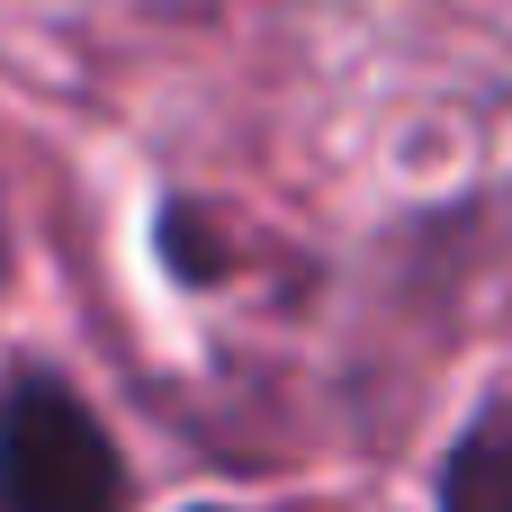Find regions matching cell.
<instances>
[{"mask_svg":"<svg viewBox=\"0 0 512 512\" xmlns=\"http://www.w3.org/2000/svg\"><path fill=\"white\" fill-rule=\"evenodd\" d=\"M0 512H126L108 423L54 369H9L0 387Z\"/></svg>","mask_w":512,"mask_h":512,"instance_id":"1","label":"cell"},{"mask_svg":"<svg viewBox=\"0 0 512 512\" xmlns=\"http://www.w3.org/2000/svg\"><path fill=\"white\" fill-rule=\"evenodd\" d=\"M441 512H512V387L468 414L441 459Z\"/></svg>","mask_w":512,"mask_h":512,"instance_id":"2","label":"cell"},{"mask_svg":"<svg viewBox=\"0 0 512 512\" xmlns=\"http://www.w3.org/2000/svg\"><path fill=\"white\" fill-rule=\"evenodd\" d=\"M198 512H216V504H198Z\"/></svg>","mask_w":512,"mask_h":512,"instance_id":"3","label":"cell"}]
</instances>
